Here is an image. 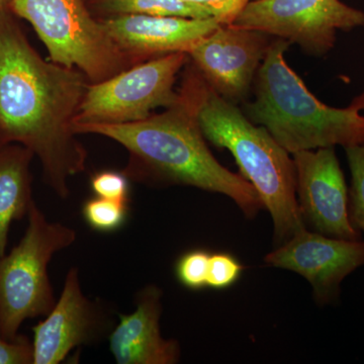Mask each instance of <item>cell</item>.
<instances>
[{
	"mask_svg": "<svg viewBox=\"0 0 364 364\" xmlns=\"http://www.w3.org/2000/svg\"><path fill=\"white\" fill-rule=\"evenodd\" d=\"M90 83L78 69L43 59L7 9L0 13V146L18 144L39 158L61 198L86 168L74 121Z\"/></svg>",
	"mask_w": 364,
	"mask_h": 364,
	"instance_id": "obj_1",
	"label": "cell"
},
{
	"mask_svg": "<svg viewBox=\"0 0 364 364\" xmlns=\"http://www.w3.org/2000/svg\"><path fill=\"white\" fill-rule=\"evenodd\" d=\"M176 102L161 114L128 124H74V131L116 141L128 151L123 173L147 184H181L229 196L252 218L263 207L244 176L225 168L208 149L196 116V68L188 66Z\"/></svg>",
	"mask_w": 364,
	"mask_h": 364,
	"instance_id": "obj_2",
	"label": "cell"
},
{
	"mask_svg": "<svg viewBox=\"0 0 364 364\" xmlns=\"http://www.w3.org/2000/svg\"><path fill=\"white\" fill-rule=\"evenodd\" d=\"M291 43L275 38L255 77V98L246 105L248 119L269 132L289 153L364 145V92L349 107L321 102L287 65Z\"/></svg>",
	"mask_w": 364,
	"mask_h": 364,
	"instance_id": "obj_3",
	"label": "cell"
},
{
	"mask_svg": "<svg viewBox=\"0 0 364 364\" xmlns=\"http://www.w3.org/2000/svg\"><path fill=\"white\" fill-rule=\"evenodd\" d=\"M196 68V67H195ZM196 116L203 135L233 155L242 176L269 210L274 239L286 243L306 229L298 200L294 159L263 127L223 98L196 68Z\"/></svg>",
	"mask_w": 364,
	"mask_h": 364,
	"instance_id": "obj_4",
	"label": "cell"
},
{
	"mask_svg": "<svg viewBox=\"0 0 364 364\" xmlns=\"http://www.w3.org/2000/svg\"><path fill=\"white\" fill-rule=\"evenodd\" d=\"M28 217L20 243L0 260V338L9 341L20 337L26 320L47 316L54 308L48 267L55 253L76 240L73 229L48 221L33 200Z\"/></svg>",
	"mask_w": 364,
	"mask_h": 364,
	"instance_id": "obj_5",
	"label": "cell"
},
{
	"mask_svg": "<svg viewBox=\"0 0 364 364\" xmlns=\"http://www.w3.org/2000/svg\"><path fill=\"white\" fill-rule=\"evenodd\" d=\"M9 9L32 25L55 63L97 83L135 65L82 0H13Z\"/></svg>",
	"mask_w": 364,
	"mask_h": 364,
	"instance_id": "obj_6",
	"label": "cell"
},
{
	"mask_svg": "<svg viewBox=\"0 0 364 364\" xmlns=\"http://www.w3.org/2000/svg\"><path fill=\"white\" fill-rule=\"evenodd\" d=\"M188 59V53H172L90 83L74 124L135 123L167 109L176 102L177 74Z\"/></svg>",
	"mask_w": 364,
	"mask_h": 364,
	"instance_id": "obj_7",
	"label": "cell"
},
{
	"mask_svg": "<svg viewBox=\"0 0 364 364\" xmlns=\"http://www.w3.org/2000/svg\"><path fill=\"white\" fill-rule=\"evenodd\" d=\"M296 44L315 56L334 47L338 31L364 26V14L340 0H252L234 21Z\"/></svg>",
	"mask_w": 364,
	"mask_h": 364,
	"instance_id": "obj_8",
	"label": "cell"
},
{
	"mask_svg": "<svg viewBox=\"0 0 364 364\" xmlns=\"http://www.w3.org/2000/svg\"><path fill=\"white\" fill-rule=\"evenodd\" d=\"M270 37L260 31L222 25L198 41L188 58L218 95L236 105L247 97L273 41Z\"/></svg>",
	"mask_w": 364,
	"mask_h": 364,
	"instance_id": "obj_9",
	"label": "cell"
},
{
	"mask_svg": "<svg viewBox=\"0 0 364 364\" xmlns=\"http://www.w3.org/2000/svg\"><path fill=\"white\" fill-rule=\"evenodd\" d=\"M293 156L304 221L325 236L361 240L349 215L348 189L334 147L299 151Z\"/></svg>",
	"mask_w": 364,
	"mask_h": 364,
	"instance_id": "obj_10",
	"label": "cell"
},
{
	"mask_svg": "<svg viewBox=\"0 0 364 364\" xmlns=\"http://www.w3.org/2000/svg\"><path fill=\"white\" fill-rule=\"evenodd\" d=\"M272 267L299 273L311 284L320 305L338 299L340 284L364 265V241L342 240L303 230L265 256Z\"/></svg>",
	"mask_w": 364,
	"mask_h": 364,
	"instance_id": "obj_11",
	"label": "cell"
},
{
	"mask_svg": "<svg viewBox=\"0 0 364 364\" xmlns=\"http://www.w3.org/2000/svg\"><path fill=\"white\" fill-rule=\"evenodd\" d=\"M107 320L104 309L83 294L78 269L72 267L54 308L33 327V364L62 363L72 349L100 338Z\"/></svg>",
	"mask_w": 364,
	"mask_h": 364,
	"instance_id": "obj_12",
	"label": "cell"
},
{
	"mask_svg": "<svg viewBox=\"0 0 364 364\" xmlns=\"http://www.w3.org/2000/svg\"><path fill=\"white\" fill-rule=\"evenodd\" d=\"M117 47L139 64L172 53H188L222 26L215 18L123 14L102 21Z\"/></svg>",
	"mask_w": 364,
	"mask_h": 364,
	"instance_id": "obj_13",
	"label": "cell"
},
{
	"mask_svg": "<svg viewBox=\"0 0 364 364\" xmlns=\"http://www.w3.org/2000/svg\"><path fill=\"white\" fill-rule=\"evenodd\" d=\"M135 311L119 315V323L109 335V350L117 364H173L181 358V347L164 339L160 331L162 291L144 287L136 296Z\"/></svg>",
	"mask_w": 364,
	"mask_h": 364,
	"instance_id": "obj_14",
	"label": "cell"
},
{
	"mask_svg": "<svg viewBox=\"0 0 364 364\" xmlns=\"http://www.w3.org/2000/svg\"><path fill=\"white\" fill-rule=\"evenodd\" d=\"M33 157L18 144L0 146V260L6 255L11 223L28 215L33 203Z\"/></svg>",
	"mask_w": 364,
	"mask_h": 364,
	"instance_id": "obj_15",
	"label": "cell"
},
{
	"mask_svg": "<svg viewBox=\"0 0 364 364\" xmlns=\"http://www.w3.org/2000/svg\"><path fill=\"white\" fill-rule=\"evenodd\" d=\"M98 2L102 11L112 16L146 14L189 18H212L205 9L183 0H98Z\"/></svg>",
	"mask_w": 364,
	"mask_h": 364,
	"instance_id": "obj_16",
	"label": "cell"
},
{
	"mask_svg": "<svg viewBox=\"0 0 364 364\" xmlns=\"http://www.w3.org/2000/svg\"><path fill=\"white\" fill-rule=\"evenodd\" d=\"M82 214L92 229L100 232L116 231L126 222L128 203L95 196L85 203Z\"/></svg>",
	"mask_w": 364,
	"mask_h": 364,
	"instance_id": "obj_17",
	"label": "cell"
},
{
	"mask_svg": "<svg viewBox=\"0 0 364 364\" xmlns=\"http://www.w3.org/2000/svg\"><path fill=\"white\" fill-rule=\"evenodd\" d=\"M351 171L349 215L353 226L364 232V145L345 148Z\"/></svg>",
	"mask_w": 364,
	"mask_h": 364,
	"instance_id": "obj_18",
	"label": "cell"
},
{
	"mask_svg": "<svg viewBox=\"0 0 364 364\" xmlns=\"http://www.w3.org/2000/svg\"><path fill=\"white\" fill-rule=\"evenodd\" d=\"M210 254L205 250H193L182 255L177 261V279L191 289L207 287L208 261Z\"/></svg>",
	"mask_w": 364,
	"mask_h": 364,
	"instance_id": "obj_19",
	"label": "cell"
},
{
	"mask_svg": "<svg viewBox=\"0 0 364 364\" xmlns=\"http://www.w3.org/2000/svg\"><path fill=\"white\" fill-rule=\"evenodd\" d=\"M243 270V265L231 254H213L208 261L207 287L214 289H228L239 279Z\"/></svg>",
	"mask_w": 364,
	"mask_h": 364,
	"instance_id": "obj_20",
	"label": "cell"
},
{
	"mask_svg": "<svg viewBox=\"0 0 364 364\" xmlns=\"http://www.w3.org/2000/svg\"><path fill=\"white\" fill-rule=\"evenodd\" d=\"M123 172H97L91 178V188L95 196L107 200L129 203L130 200V184Z\"/></svg>",
	"mask_w": 364,
	"mask_h": 364,
	"instance_id": "obj_21",
	"label": "cell"
},
{
	"mask_svg": "<svg viewBox=\"0 0 364 364\" xmlns=\"http://www.w3.org/2000/svg\"><path fill=\"white\" fill-rule=\"evenodd\" d=\"M205 9L223 26L233 25L249 2L252 0H183Z\"/></svg>",
	"mask_w": 364,
	"mask_h": 364,
	"instance_id": "obj_22",
	"label": "cell"
},
{
	"mask_svg": "<svg viewBox=\"0 0 364 364\" xmlns=\"http://www.w3.org/2000/svg\"><path fill=\"white\" fill-rule=\"evenodd\" d=\"M33 363V346L26 337L14 341L0 338V364Z\"/></svg>",
	"mask_w": 364,
	"mask_h": 364,
	"instance_id": "obj_23",
	"label": "cell"
},
{
	"mask_svg": "<svg viewBox=\"0 0 364 364\" xmlns=\"http://www.w3.org/2000/svg\"><path fill=\"white\" fill-rule=\"evenodd\" d=\"M11 1H13V0H0V13L6 11V9H9Z\"/></svg>",
	"mask_w": 364,
	"mask_h": 364,
	"instance_id": "obj_24",
	"label": "cell"
}]
</instances>
